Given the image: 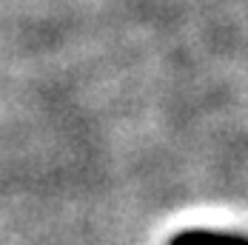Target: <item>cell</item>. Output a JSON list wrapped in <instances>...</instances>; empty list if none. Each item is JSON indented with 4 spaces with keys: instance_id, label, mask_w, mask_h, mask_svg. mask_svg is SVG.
I'll return each mask as SVG.
<instances>
[{
    "instance_id": "obj_1",
    "label": "cell",
    "mask_w": 248,
    "mask_h": 245,
    "mask_svg": "<svg viewBox=\"0 0 248 245\" xmlns=\"http://www.w3.org/2000/svg\"><path fill=\"white\" fill-rule=\"evenodd\" d=\"M169 245H248V237L240 234H223V231H202L191 228L169 240Z\"/></svg>"
}]
</instances>
